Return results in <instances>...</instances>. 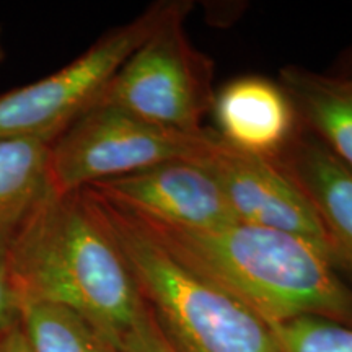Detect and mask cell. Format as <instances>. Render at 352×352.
Returning <instances> with one entry per match:
<instances>
[{
	"mask_svg": "<svg viewBox=\"0 0 352 352\" xmlns=\"http://www.w3.org/2000/svg\"><path fill=\"white\" fill-rule=\"evenodd\" d=\"M6 258L21 305L50 302L72 308L111 352L147 307L83 189L69 195L51 189L7 246Z\"/></svg>",
	"mask_w": 352,
	"mask_h": 352,
	"instance_id": "cell-1",
	"label": "cell"
},
{
	"mask_svg": "<svg viewBox=\"0 0 352 352\" xmlns=\"http://www.w3.org/2000/svg\"><path fill=\"white\" fill-rule=\"evenodd\" d=\"M140 219L178 261L266 324L311 316L352 328V285L310 241L240 222L197 230Z\"/></svg>",
	"mask_w": 352,
	"mask_h": 352,
	"instance_id": "cell-2",
	"label": "cell"
},
{
	"mask_svg": "<svg viewBox=\"0 0 352 352\" xmlns=\"http://www.w3.org/2000/svg\"><path fill=\"white\" fill-rule=\"evenodd\" d=\"M83 191L175 352H280L258 315L178 261L139 215Z\"/></svg>",
	"mask_w": 352,
	"mask_h": 352,
	"instance_id": "cell-3",
	"label": "cell"
},
{
	"mask_svg": "<svg viewBox=\"0 0 352 352\" xmlns=\"http://www.w3.org/2000/svg\"><path fill=\"white\" fill-rule=\"evenodd\" d=\"M191 10L189 0L153 3L134 20L104 33L65 67L0 95V139L54 142L100 103L114 76L148 38L171 21L188 19Z\"/></svg>",
	"mask_w": 352,
	"mask_h": 352,
	"instance_id": "cell-4",
	"label": "cell"
},
{
	"mask_svg": "<svg viewBox=\"0 0 352 352\" xmlns=\"http://www.w3.org/2000/svg\"><path fill=\"white\" fill-rule=\"evenodd\" d=\"M214 139V129H166L120 108L96 104L51 144V189L69 195L166 162H197Z\"/></svg>",
	"mask_w": 352,
	"mask_h": 352,
	"instance_id": "cell-5",
	"label": "cell"
},
{
	"mask_svg": "<svg viewBox=\"0 0 352 352\" xmlns=\"http://www.w3.org/2000/svg\"><path fill=\"white\" fill-rule=\"evenodd\" d=\"M175 20L145 41L114 76L98 104H109L152 124L201 132L215 98L214 64L196 50Z\"/></svg>",
	"mask_w": 352,
	"mask_h": 352,
	"instance_id": "cell-6",
	"label": "cell"
},
{
	"mask_svg": "<svg viewBox=\"0 0 352 352\" xmlns=\"http://www.w3.org/2000/svg\"><path fill=\"white\" fill-rule=\"evenodd\" d=\"M197 164L219 184L236 222L296 235L331 258L314 206L274 158L236 151L215 132L212 145Z\"/></svg>",
	"mask_w": 352,
	"mask_h": 352,
	"instance_id": "cell-7",
	"label": "cell"
},
{
	"mask_svg": "<svg viewBox=\"0 0 352 352\" xmlns=\"http://www.w3.org/2000/svg\"><path fill=\"white\" fill-rule=\"evenodd\" d=\"M88 188L157 222L197 230L236 223L219 184L197 162H166Z\"/></svg>",
	"mask_w": 352,
	"mask_h": 352,
	"instance_id": "cell-8",
	"label": "cell"
},
{
	"mask_svg": "<svg viewBox=\"0 0 352 352\" xmlns=\"http://www.w3.org/2000/svg\"><path fill=\"white\" fill-rule=\"evenodd\" d=\"M274 160L314 206L334 267L352 277V171L302 126Z\"/></svg>",
	"mask_w": 352,
	"mask_h": 352,
	"instance_id": "cell-9",
	"label": "cell"
},
{
	"mask_svg": "<svg viewBox=\"0 0 352 352\" xmlns=\"http://www.w3.org/2000/svg\"><path fill=\"white\" fill-rule=\"evenodd\" d=\"M212 113L223 142L264 158L279 155L300 126L284 88L259 76L227 82L215 91Z\"/></svg>",
	"mask_w": 352,
	"mask_h": 352,
	"instance_id": "cell-10",
	"label": "cell"
},
{
	"mask_svg": "<svg viewBox=\"0 0 352 352\" xmlns=\"http://www.w3.org/2000/svg\"><path fill=\"white\" fill-rule=\"evenodd\" d=\"M277 83L292 101L298 124L352 171V77L287 65Z\"/></svg>",
	"mask_w": 352,
	"mask_h": 352,
	"instance_id": "cell-11",
	"label": "cell"
},
{
	"mask_svg": "<svg viewBox=\"0 0 352 352\" xmlns=\"http://www.w3.org/2000/svg\"><path fill=\"white\" fill-rule=\"evenodd\" d=\"M50 147L39 139H0V250L6 252L50 195Z\"/></svg>",
	"mask_w": 352,
	"mask_h": 352,
	"instance_id": "cell-12",
	"label": "cell"
},
{
	"mask_svg": "<svg viewBox=\"0 0 352 352\" xmlns=\"http://www.w3.org/2000/svg\"><path fill=\"white\" fill-rule=\"evenodd\" d=\"M19 324L33 352H111L82 315L59 303H23Z\"/></svg>",
	"mask_w": 352,
	"mask_h": 352,
	"instance_id": "cell-13",
	"label": "cell"
},
{
	"mask_svg": "<svg viewBox=\"0 0 352 352\" xmlns=\"http://www.w3.org/2000/svg\"><path fill=\"white\" fill-rule=\"evenodd\" d=\"M280 352H352V328L321 318L267 324Z\"/></svg>",
	"mask_w": 352,
	"mask_h": 352,
	"instance_id": "cell-14",
	"label": "cell"
},
{
	"mask_svg": "<svg viewBox=\"0 0 352 352\" xmlns=\"http://www.w3.org/2000/svg\"><path fill=\"white\" fill-rule=\"evenodd\" d=\"M118 352H175V349L165 338L164 331L158 327L155 316L147 305L142 318L127 334Z\"/></svg>",
	"mask_w": 352,
	"mask_h": 352,
	"instance_id": "cell-15",
	"label": "cell"
},
{
	"mask_svg": "<svg viewBox=\"0 0 352 352\" xmlns=\"http://www.w3.org/2000/svg\"><path fill=\"white\" fill-rule=\"evenodd\" d=\"M21 302L13 287L6 252L0 250V340L20 323Z\"/></svg>",
	"mask_w": 352,
	"mask_h": 352,
	"instance_id": "cell-16",
	"label": "cell"
},
{
	"mask_svg": "<svg viewBox=\"0 0 352 352\" xmlns=\"http://www.w3.org/2000/svg\"><path fill=\"white\" fill-rule=\"evenodd\" d=\"M0 352H33L21 333L20 324H16L10 333H7L0 340Z\"/></svg>",
	"mask_w": 352,
	"mask_h": 352,
	"instance_id": "cell-17",
	"label": "cell"
},
{
	"mask_svg": "<svg viewBox=\"0 0 352 352\" xmlns=\"http://www.w3.org/2000/svg\"><path fill=\"white\" fill-rule=\"evenodd\" d=\"M334 74H340L344 77H352V44L336 60V65L333 69Z\"/></svg>",
	"mask_w": 352,
	"mask_h": 352,
	"instance_id": "cell-18",
	"label": "cell"
},
{
	"mask_svg": "<svg viewBox=\"0 0 352 352\" xmlns=\"http://www.w3.org/2000/svg\"><path fill=\"white\" fill-rule=\"evenodd\" d=\"M6 59V51H3V46H2V30H0V63Z\"/></svg>",
	"mask_w": 352,
	"mask_h": 352,
	"instance_id": "cell-19",
	"label": "cell"
}]
</instances>
